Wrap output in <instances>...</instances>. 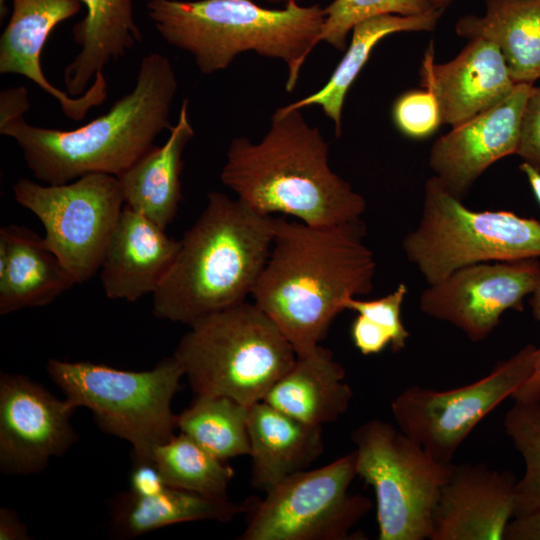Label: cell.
<instances>
[{"mask_svg":"<svg viewBox=\"0 0 540 540\" xmlns=\"http://www.w3.org/2000/svg\"><path fill=\"white\" fill-rule=\"evenodd\" d=\"M180 244L165 229L124 205L99 268L106 296L134 302L153 294Z\"/></svg>","mask_w":540,"mask_h":540,"instance_id":"obj_19","label":"cell"},{"mask_svg":"<svg viewBox=\"0 0 540 540\" xmlns=\"http://www.w3.org/2000/svg\"><path fill=\"white\" fill-rule=\"evenodd\" d=\"M29 93L24 86L2 90L0 93V127L23 117L30 109Z\"/></svg>","mask_w":540,"mask_h":540,"instance_id":"obj_37","label":"cell"},{"mask_svg":"<svg viewBox=\"0 0 540 540\" xmlns=\"http://www.w3.org/2000/svg\"><path fill=\"white\" fill-rule=\"evenodd\" d=\"M350 334L355 347L365 356L380 353L392 341L386 329L361 314L353 320Z\"/></svg>","mask_w":540,"mask_h":540,"instance_id":"obj_35","label":"cell"},{"mask_svg":"<svg viewBox=\"0 0 540 540\" xmlns=\"http://www.w3.org/2000/svg\"><path fill=\"white\" fill-rule=\"evenodd\" d=\"M275 217L239 199L210 192L180 240L179 251L152 294L159 319L188 326L245 301L268 260Z\"/></svg>","mask_w":540,"mask_h":540,"instance_id":"obj_4","label":"cell"},{"mask_svg":"<svg viewBox=\"0 0 540 540\" xmlns=\"http://www.w3.org/2000/svg\"><path fill=\"white\" fill-rule=\"evenodd\" d=\"M46 369L76 408H87L104 432L130 443L133 463L153 462L154 448L175 435L171 403L184 371L174 355L144 371L55 358Z\"/></svg>","mask_w":540,"mask_h":540,"instance_id":"obj_7","label":"cell"},{"mask_svg":"<svg viewBox=\"0 0 540 540\" xmlns=\"http://www.w3.org/2000/svg\"><path fill=\"white\" fill-rule=\"evenodd\" d=\"M188 105L189 100L184 99L178 120L169 129L165 144L153 147L117 177L124 205L162 229L174 220L182 200V155L194 136Z\"/></svg>","mask_w":540,"mask_h":540,"instance_id":"obj_22","label":"cell"},{"mask_svg":"<svg viewBox=\"0 0 540 540\" xmlns=\"http://www.w3.org/2000/svg\"><path fill=\"white\" fill-rule=\"evenodd\" d=\"M392 119L397 129L410 138H425L442 124L439 104L427 89L407 91L392 107Z\"/></svg>","mask_w":540,"mask_h":540,"instance_id":"obj_32","label":"cell"},{"mask_svg":"<svg viewBox=\"0 0 540 540\" xmlns=\"http://www.w3.org/2000/svg\"><path fill=\"white\" fill-rule=\"evenodd\" d=\"M249 406L226 396H200L177 417V429L215 457L249 456Z\"/></svg>","mask_w":540,"mask_h":540,"instance_id":"obj_28","label":"cell"},{"mask_svg":"<svg viewBox=\"0 0 540 540\" xmlns=\"http://www.w3.org/2000/svg\"><path fill=\"white\" fill-rule=\"evenodd\" d=\"M516 155L540 170V86H533L526 100Z\"/></svg>","mask_w":540,"mask_h":540,"instance_id":"obj_34","label":"cell"},{"mask_svg":"<svg viewBox=\"0 0 540 540\" xmlns=\"http://www.w3.org/2000/svg\"><path fill=\"white\" fill-rule=\"evenodd\" d=\"M407 293V285L400 283L395 290L381 298L372 300L350 298L345 308L367 317L386 329L391 335L393 352H399L404 349L410 336L401 318V307Z\"/></svg>","mask_w":540,"mask_h":540,"instance_id":"obj_33","label":"cell"},{"mask_svg":"<svg viewBox=\"0 0 540 540\" xmlns=\"http://www.w3.org/2000/svg\"><path fill=\"white\" fill-rule=\"evenodd\" d=\"M540 275L537 258L484 262L460 268L428 285L421 311L461 330L471 341L486 339L504 312L523 310Z\"/></svg>","mask_w":540,"mask_h":540,"instance_id":"obj_13","label":"cell"},{"mask_svg":"<svg viewBox=\"0 0 540 540\" xmlns=\"http://www.w3.org/2000/svg\"><path fill=\"white\" fill-rule=\"evenodd\" d=\"M177 87L169 59L152 52L141 60L133 89L92 121L60 130L33 126L20 117L0 127V133L15 140L34 177L46 184H65L91 173L118 177L172 127Z\"/></svg>","mask_w":540,"mask_h":540,"instance_id":"obj_3","label":"cell"},{"mask_svg":"<svg viewBox=\"0 0 540 540\" xmlns=\"http://www.w3.org/2000/svg\"><path fill=\"white\" fill-rule=\"evenodd\" d=\"M421 85L435 96L442 124L457 126L507 98L516 83L498 47L471 39L452 60L437 64L433 45L420 69Z\"/></svg>","mask_w":540,"mask_h":540,"instance_id":"obj_18","label":"cell"},{"mask_svg":"<svg viewBox=\"0 0 540 540\" xmlns=\"http://www.w3.org/2000/svg\"><path fill=\"white\" fill-rule=\"evenodd\" d=\"M75 284L43 237L15 224L0 229L1 315L47 305Z\"/></svg>","mask_w":540,"mask_h":540,"instance_id":"obj_20","label":"cell"},{"mask_svg":"<svg viewBox=\"0 0 540 540\" xmlns=\"http://www.w3.org/2000/svg\"><path fill=\"white\" fill-rule=\"evenodd\" d=\"M352 441L357 475L375 493L378 539L430 540L433 513L454 464L434 459L378 419L358 426Z\"/></svg>","mask_w":540,"mask_h":540,"instance_id":"obj_9","label":"cell"},{"mask_svg":"<svg viewBox=\"0 0 540 540\" xmlns=\"http://www.w3.org/2000/svg\"><path fill=\"white\" fill-rule=\"evenodd\" d=\"M253 499L242 503L211 499L166 485L150 495L126 491L110 503V524L114 535L130 539L169 525L213 520L229 522L249 512Z\"/></svg>","mask_w":540,"mask_h":540,"instance_id":"obj_26","label":"cell"},{"mask_svg":"<svg viewBox=\"0 0 540 540\" xmlns=\"http://www.w3.org/2000/svg\"><path fill=\"white\" fill-rule=\"evenodd\" d=\"M251 485L263 492L306 470L323 452L322 426L301 422L264 401L249 406Z\"/></svg>","mask_w":540,"mask_h":540,"instance_id":"obj_21","label":"cell"},{"mask_svg":"<svg viewBox=\"0 0 540 540\" xmlns=\"http://www.w3.org/2000/svg\"><path fill=\"white\" fill-rule=\"evenodd\" d=\"M504 540H540V508L513 517L507 526Z\"/></svg>","mask_w":540,"mask_h":540,"instance_id":"obj_38","label":"cell"},{"mask_svg":"<svg viewBox=\"0 0 540 540\" xmlns=\"http://www.w3.org/2000/svg\"><path fill=\"white\" fill-rule=\"evenodd\" d=\"M532 87L517 84L502 102L452 127L433 143L429 166L453 196L463 200L487 168L516 154L522 114Z\"/></svg>","mask_w":540,"mask_h":540,"instance_id":"obj_15","label":"cell"},{"mask_svg":"<svg viewBox=\"0 0 540 540\" xmlns=\"http://www.w3.org/2000/svg\"><path fill=\"white\" fill-rule=\"evenodd\" d=\"M443 9H432L417 15L387 14L364 20L354 26L349 46L326 84L313 94L285 105L287 109L319 105L334 123L337 137L342 131V110L345 97L367 63L372 50L385 37L400 32L432 31Z\"/></svg>","mask_w":540,"mask_h":540,"instance_id":"obj_27","label":"cell"},{"mask_svg":"<svg viewBox=\"0 0 540 540\" xmlns=\"http://www.w3.org/2000/svg\"><path fill=\"white\" fill-rule=\"evenodd\" d=\"M433 8L435 9H443L445 8L453 1V0H428Z\"/></svg>","mask_w":540,"mask_h":540,"instance_id":"obj_43","label":"cell"},{"mask_svg":"<svg viewBox=\"0 0 540 540\" xmlns=\"http://www.w3.org/2000/svg\"><path fill=\"white\" fill-rule=\"evenodd\" d=\"M530 306L535 319L540 323V275L531 293Z\"/></svg>","mask_w":540,"mask_h":540,"instance_id":"obj_41","label":"cell"},{"mask_svg":"<svg viewBox=\"0 0 540 540\" xmlns=\"http://www.w3.org/2000/svg\"><path fill=\"white\" fill-rule=\"evenodd\" d=\"M516 482L510 471L454 464L433 513L430 540H504L515 516Z\"/></svg>","mask_w":540,"mask_h":540,"instance_id":"obj_17","label":"cell"},{"mask_svg":"<svg viewBox=\"0 0 540 540\" xmlns=\"http://www.w3.org/2000/svg\"><path fill=\"white\" fill-rule=\"evenodd\" d=\"M365 236L361 218L311 226L275 217L271 251L251 295L297 357L319 346L350 298L372 291L376 261Z\"/></svg>","mask_w":540,"mask_h":540,"instance_id":"obj_1","label":"cell"},{"mask_svg":"<svg viewBox=\"0 0 540 540\" xmlns=\"http://www.w3.org/2000/svg\"><path fill=\"white\" fill-rule=\"evenodd\" d=\"M402 249L432 285L469 265L540 257V221L506 210H471L432 176Z\"/></svg>","mask_w":540,"mask_h":540,"instance_id":"obj_8","label":"cell"},{"mask_svg":"<svg viewBox=\"0 0 540 540\" xmlns=\"http://www.w3.org/2000/svg\"><path fill=\"white\" fill-rule=\"evenodd\" d=\"M455 31L495 44L516 84L540 78V0H486L485 13L460 18Z\"/></svg>","mask_w":540,"mask_h":540,"instance_id":"obj_25","label":"cell"},{"mask_svg":"<svg viewBox=\"0 0 540 540\" xmlns=\"http://www.w3.org/2000/svg\"><path fill=\"white\" fill-rule=\"evenodd\" d=\"M28 528L10 508L0 509V540H28Z\"/></svg>","mask_w":540,"mask_h":540,"instance_id":"obj_39","label":"cell"},{"mask_svg":"<svg viewBox=\"0 0 540 540\" xmlns=\"http://www.w3.org/2000/svg\"><path fill=\"white\" fill-rule=\"evenodd\" d=\"M540 367V347L526 345L483 378L438 391L409 386L391 403L398 429L430 456L451 460L476 425L505 399H519Z\"/></svg>","mask_w":540,"mask_h":540,"instance_id":"obj_10","label":"cell"},{"mask_svg":"<svg viewBox=\"0 0 540 540\" xmlns=\"http://www.w3.org/2000/svg\"><path fill=\"white\" fill-rule=\"evenodd\" d=\"M435 9L428 0H332L324 7L325 19L318 43L325 41L339 51L355 25L372 17L395 14L417 15Z\"/></svg>","mask_w":540,"mask_h":540,"instance_id":"obj_31","label":"cell"},{"mask_svg":"<svg viewBox=\"0 0 540 540\" xmlns=\"http://www.w3.org/2000/svg\"><path fill=\"white\" fill-rule=\"evenodd\" d=\"M13 193L15 200L41 221L45 246L78 283L99 271L124 207L116 176L91 173L58 185L21 178L13 185Z\"/></svg>","mask_w":540,"mask_h":540,"instance_id":"obj_12","label":"cell"},{"mask_svg":"<svg viewBox=\"0 0 540 540\" xmlns=\"http://www.w3.org/2000/svg\"><path fill=\"white\" fill-rule=\"evenodd\" d=\"M519 169L526 175L532 192L540 204V170L527 162H523Z\"/></svg>","mask_w":540,"mask_h":540,"instance_id":"obj_40","label":"cell"},{"mask_svg":"<svg viewBox=\"0 0 540 540\" xmlns=\"http://www.w3.org/2000/svg\"><path fill=\"white\" fill-rule=\"evenodd\" d=\"M266 2L275 3V4H282L283 6L287 4L290 1L299 2L300 0H264Z\"/></svg>","mask_w":540,"mask_h":540,"instance_id":"obj_44","label":"cell"},{"mask_svg":"<svg viewBox=\"0 0 540 540\" xmlns=\"http://www.w3.org/2000/svg\"><path fill=\"white\" fill-rule=\"evenodd\" d=\"M166 485L154 462L133 463L129 491L150 495L161 491Z\"/></svg>","mask_w":540,"mask_h":540,"instance_id":"obj_36","label":"cell"},{"mask_svg":"<svg viewBox=\"0 0 540 540\" xmlns=\"http://www.w3.org/2000/svg\"><path fill=\"white\" fill-rule=\"evenodd\" d=\"M147 14L161 37L191 54L203 74L226 69L241 53L286 63L287 92L318 44L325 10L290 1L266 8L252 0H149Z\"/></svg>","mask_w":540,"mask_h":540,"instance_id":"obj_5","label":"cell"},{"mask_svg":"<svg viewBox=\"0 0 540 540\" xmlns=\"http://www.w3.org/2000/svg\"><path fill=\"white\" fill-rule=\"evenodd\" d=\"M0 0L1 8L3 2ZM11 17L0 38V73L22 75L55 98L66 117L80 121L88 111L104 102L107 82L103 72L80 96H71L55 87L45 76L41 54L55 27L77 15L80 0H10Z\"/></svg>","mask_w":540,"mask_h":540,"instance_id":"obj_16","label":"cell"},{"mask_svg":"<svg viewBox=\"0 0 540 540\" xmlns=\"http://www.w3.org/2000/svg\"><path fill=\"white\" fill-rule=\"evenodd\" d=\"M503 425L524 461L523 476L515 485L519 516L540 508V400L514 401Z\"/></svg>","mask_w":540,"mask_h":540,"instance_id":"obj_30","label":"cell"},{"mask_svg":"<svg viewBox=\"0 0 540 540\" xmlns=\"http://www.w3.org/2000/svg\"><path fill=\"white\" fill-rule=\"evenodd\" d=\"M355 452L313 470L288 476L253 499L241 540H347L352 528L372 509V501L350 494Z\"/></svg>","mask_w":540,"mask_h":540,"instance_id":"obj_11","label":"cell"},{"mask_svg":"<svg viewBox=\"0 0 540 540\" xmlns=\"http://www.w3.org/2000/svg\"><path fill=\"white\" fill-rule=\"evenodd\" d=\"M526 391V400H540V367L534 381L528 386Z\"/></svg>","mask_w":540,"mask_h":540,"instance_id":"obj_42","label":"cell"},{"mask_svg":"<svg viewBox=\"0 0 540 540\" xmlns=\"http://www.w3.org/2000/svg\"><path fill=\"white\" fill-rule=\"evenodd\" d=\"M329 146L299 109L277 108L258 143L241 136L227 150L220 178L263 215L280 213L311 226L361 218L365 198L329 166Z\"/></svg>","mask_w":540,"mask_h":540,"instance_id":"obj_2","label":"cell"},{"mask_svg":"<svg viewBox=\"0 0 540 540\" xmlns=\"http://www.w3.org/2000/svg\"><path fill=\"white\" fill-rule=\"evenodd\" d=\"M153 462L171 487L211 499H229L233 468L181 432L154 448Z\"/></svg>","mask_w":540,"mask_h":540,"instance_id":"obj_29","label":"cell"},{"mask_svg":"<svg viewBox=\"0 0 540 540\" xmlns=\"http://www.w3.org/2000/svg\"><path fill=\"white\" fill-rule=\"evenodd\" d=\"M86 14L72 28L79 53L64 69L66 92L80 96L112 60L123 57L142 33L135 22L133 0H80Z\"/></svg>","mask_w":540,"mask_h":540,"instance_id":"obj_24","label":"cell"},{"mask_svg":"<svg viewBox=\"0 0 540 540\" xmlns=\"http://www.w3.org/2000/svg\"><path fill=\"white\" fill-rule=\"evenodd\" d=\"M77 408L21 374L0 376V470L35 474L77 441L71 417Z\"/></svg>","mask_w":540,"mask_h":540,"instance_id":"obj_14","label":"cell"},{"mask_svg":"<svg viewBox=\"0 0 540 540\" xmlns=\"http://www.w3.org/2000/svg\"><path fill=\"white\" fill-rule=\"evenodd\" d=\"M345 376L332 351L319 345L297 357L262 401L301 422L322 426L336 421L350 406L353 390Z\"/></svg>","mask_w":540,"mask_h":540,"instance_id":"obj_23","label":"cell"},{"mask_svg":"<svg viewBox=\"0 0 540 540\" xmlns=\"http://www.w3.org/2000/svg\"><path fill=\"white\" fill-rule=\"evenodd\" d=\"M173 355L200 396H226L246 406L262 401L297 359L276 324L245 301L205 316Z\"/></svg>","mask_w":540,"mask_h":540,"instance_id":"obj_6","label":"cell"}]
</instances>
